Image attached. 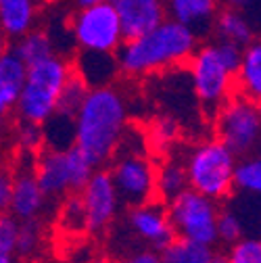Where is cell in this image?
I'll return each instance as SVG.
<instances>
[{
  "label": "cell",
  "mask_w": 261,
  "mask_h": 263,
  "mask_svg": "<svg viewBox=\"0 0 261 263\" xmlns=\"http://www.w3.org/2000/svg\"><path fill=\"white\" fill-rule=\"evenodd\" d=\"M201 40L174 19L161 21L148 34L123 40L115 52L119 73L127 78H148L182 67L197 50Z\"/></svg>",
  "instance_id": "cell-2"
},
{
  "label": "cell",
  "mask_w": 261,
  "mask_h": 263,
  "mask_svg": "<svg viewBox=\"0 0 261 263\" xmlns=\"http://www.w3.org/2000/svg\"><path fill=\"white\" fill-rule=\"evenodd\" d=\"M176 136H178V125H176V121L170 119V117H163V119H159V123L155 125L148 144L153 142V144H157V146L161 148V153H165V151L172 146V140H174Z\"/></svg>",
  "instance_id": "cell-33"
},
{
  "label": "cell",
  "mask_w": 261,
  "mask_h": 263,
  "mask_svg": "<svg viewBox=\"0 0 261 263\" xmlns=\"http://www.w3.org/2000/svg\"><path fill=\"white\" fill-rule=\"evenodd\" d=\"M17 142H19L23 153H38V151H42V125L19 121Z\"/></svg>",
  "instance_id": "cell-32"
},
{
  "label": "cell",
  "mask_w": 261,
  "mask_h": 263,
  "mask_svg": "<svg viewBox=\"0 0 261 263\" xmlns=\"http://www.w3.org/2000/svg\"><path fill=\"white\" fill-rule=\"evenodd\" d=\"M109 3L117 13L123 40L148 34L167 19L165 0H109Z\"/></svg>",
  "instance_id": "cell-13"
},
{
  "label": "cell",
  "mask_w": 261,
  "mask_h": 263,
  "mask_svg": "<svg viewBox=\"0 0 261 263\" xmlns=\"http://www.w3.org/2000/svg\"><path fill=\"white\" fill-rule=\"evenodd\" d=\"M27 65L11 50L0 59V123L15 109V103L25 84Z\"/></svg>",
  "instance_id": "cell-18"
},
{
  "label": "cell",
  "mask_w": 261,
  "mask_h": 263,
  "mask_svg": "<svg viewBox=\"0 0 261 263\" xmlns=\"http://www.w3.org/2000/svg\"><path fill=\"white\" fill-rule=\"evenodd\" d=\"M182 163L190 190L207 196L215 203L232 194V174L236 157L217 138L197 144L186 155V161L182 159Z\"/></svg>",
  "instance_id": "cell-5"
},
{
  "label": "cell",
  "mask_w": 261,
  "mask_h": 263,
  "mask_svg": "<svg viewBox=\"0 0 261 263\" xmlns=\"http://www.w3.org/2000/svg\"><path fill=\"white\" fill-rule=\"evenodd\" d=\"M146 146L129 148L119 142L113 159L109 161V176L117 190L119 201L127 207H136L155 201V163L148 159Z\"/></svg>",
  "instance_id": "cell-8"
},
{
  "label": "cell",
  "mask_w": 261,
  "mask_h": 263,
  "mask_svg": "<svg viewBox=\"0 0 261 263\" xmlns=\"http://www.w3.org/2000/svg\"><path fill=\"white\" fill-rule=\"evenodd\" d=\"M76 142V121L69 115L54 113L42 123V148L67 151Z\"/></svg>",
  "instance_id": "cell-23"
},
{
  "label": "cell",
  "mask_w": 261,
  "mask_h": 263,
  "mask_svg": "<svg viewBox=\"0 0 261 263\" xmlns=\"http://www.w3.org/2000/svg\"><path fill=\"white\" fill-rule=\"evenodd\" d=\"M165 211L176 238L205 247H213L217 242L219 205L215 201L186 188L165 203Z\"/></svg>",
  "instance_id": "cell-9"
},
{
  "label": "cell",
  "mask_w": 261,
  "mask_h": 263,
  "mask_svg": "<svg viewBox=\"0 0 261 263\" xmlns=\"http://www.w3.org/2000/svg\"><path fill=\"white\" fill-rule=\"evenodd\" d=\"M119 263H161V257L157 251L144 249V251H134V253L125 255Z\"/></svg>",
  "instance_id": "cell-35"
},
{
  "label": "cell",
  "mask_w": 261,
  "mask_h": 263,
  "mask_svg": "<svg viewBox=\"0 0 261 263\" xmlns=\"http://www.w3.org/2000/svg\"><path fill=\"white\" fill-rule=\"evenodd\" d=\"M71 71V61L57 52L34 65H27L25 84L15 103L19 121L42 125L52 117L57 111V96Z\"/></svg>",
  "instance_id": "cell-4"
},
{
  "label": "cell",
  "mask_w": 261,
  "mask_h": 263,
  "mask_svg": "<svg viewBox=\"0 0 261 263\" xmlns=\"http://www.w3.org/2000/svg\"><path fill=\"white\" fill-rule=\"evenodd\" d=\"M167 19L188 27L199 40L213 34V21L221 9L219 0H165Z\"/></svg>",
  "instance_id": "cell-15"
},
{
  "label": "cell",
  "mask_w": 261,
  "mask_h": 263,
  "mask_svg": "<svg viewBox=\"0 0 261 263\" xmlns=\"http://www.w3.org/2000/svg\"><path fill=\"white\" fill-rule=\"evenodd\" d=\"M9 50L17 59H21L25 65H34V63L54 54V46H52L50 36L46 34V29H40V27L29 29L27 34H23L17 40H13Z\"/></svg>",
  "instance_id": "cell-22"
},
{
  "label": "cell",
  "mask_w": 261,
  "mask_h": 263,
  "mask_svg": "<svg viewBox=\"0 0 261 263\" xmlns=\"http://www.w3.org/2000/svg\"><path fill=\"white\" fill-rule=\"evenodd\" d=\"M9 46H11V40L5 36V31L0 29V59H3L9 52Z\"/></svg>",
  "instance_id": "cell-36"
},
{
  "label": "cell",
  "mask_w": 261,
  "mask_h": 263,
  "mask_svg": "<svg viewBox=\"0 0 261 263\" xmlns=\"http://www.w3.org/2000/svg\"><path fill=\"white\" fill-rule=\"evenodd\" d=\"M101 3H107V0H76V7L86 9V7H94V5H101Z\"/></svg>",
  "instance_id": "cell-37"
},
{
  "label": "cell",
  "mask_w": 261,
  "mask_h": 263,
  "mask_svg": "<svg viewBox=\"0 0 261 263\" xmlns=\"http://www.w3.org/2000/svg\"><path fill=\"white\" fill-rule=\"evenodd\" d=\"M59 226L69 234H82L86 232V213L80 201V194H69L63 199V205L59 209Z\"/></svg>",
  "instance_id": "cell-27"
},
{
  "label": "cell",
  "mask_w": 261,
  "mask_h": 263,
  "mask_svg": "<svg viewBox=\"0 0 261 263\" xmlns=\"http://www.w3.org/2000/svg\"><path fill=\"white\" fill-rule=\"evenodd\" d=\"M213 36L217 40H226L245 48L257 40V27L240 11L221 7L213 21Z\"/></svg>",
  "instance_id": "cell-19"
},
{
  "label": "cell",
  "mask_w": 261,
  "mask_h": 263,
  "mask_svg": "<svg viewBox=\"0 0 261 263\" xmlns=\"http://www.w3.org/2000/svg\"><path fill=\"white\" fill-rule=\"evenodd\" d=\"M245 234V226H243V217L234 211V209H219L217 215V242L223 245H234L236 240H240Z\"/></svg>",
  "instance_id": "cell-29"
},
{
  "label": "cell",
  "mask_w": 261,
  "mask_h": 263,
  "mask_svg": "<svg viewBox=\"0 0 261 263\" xmlns=\"http://www.w3.org/2000/svg\"><path fill=\"white\" fill-rule=\"evenodd\" d=\"M234 90L251 101L259 103L261 98V44L259 40L243 48V57L234 76Z\"/></svg>",
  "instance_id": "cell-20"
},
{
  "label": "cell",
  "mask_w": 261,
  "mask_h": 263,
  "mask_svg": "<svg viewBox=\"0 0 261 263\" xmlns=\"http://www.w3.org/2000/svg\"><path fill=\"white\" fill-rule=\"evenodd\" d=\"M188 188L184 163L180 159H165L159 167H155V194L165 205L174 196Z\"/></svg>",
  "instance_id": "cell-21"
},
{
  "label": "cell",
  "mask_w": 261,
  "mask_h": 263,
  "mask_svg": "<svg viewBox=\"0 0 261 263\" xmlns=\"http://www.w3.org/2000/svg\"><path fill=\"white\" fill-rule=\"evenodd\" d=\"M159 257L161 263H211L215 253L213 247L174 238L165 249L159 251Z\"/></svg>",
  "instance_id": "cell-24"
},
{
  "label": "cell",
  "mask_w": 261,
  "mask_h": 263,
  "mask_svg": "<svg viewBox=\"0 0 261 263\" xmlns=\"http://www.w3.org/2000/svg\"><path fill=\"white\" fill-rule=\"evenodd\" d=\"M240 57V46L213 38L205 44H199L188 59L186 65L192 94L207 115L215 117L217 109L236 92L234 76Z\"/></svg>",
  "instance_id": "cell-3"
},
{
  "label": "cell",
  "mask_w": 261,
  "mask_h": 263,
  "mask_svg": "<svg viewBox=\"0 0 261 263\" xmlns=\"http://www.w3.org/2000/svg\"><path fill=\"white\" fill-rule=\"evenodd\" d=\"M211 263H226V257H223V255H217V253H215V257H213V261H211Z\"/></svg>",
  "instance_id": "cell-40"
},
{
  "label": "cell",
  "mask_w": 261,
  "mask_h": 263,
  "mask_svg": "<svg viewBox=\"0 0 261 263\" xmlns=\"http://www.w3.org/2000/svg\"><path fill=\"white\" fill-rule=\"evenodd\" d=\"M42 223L40 219H25L19 221V236H17V249L15 255L19 257H34L42 247Z\"/></svg>",
  "instance_id": "cell-28"
},
{
  "label": "cell",
  "mask_w": 261,
  "mask_h": 263,
  "mask_svg": "<svg viewBox=\"0 0 261 263\" xmlns=\"http://www.w3.org/2000/svg\"><path fill=\"white\" fill-rule=\"evenodd\" d=\"M40 15V0H0V29L9 40L34 29Z\"/></svg>",
  "instance_id": "cell-17"
},
{
  "label": "cell",
  "mask_w": 261,
  "mask_h": 263,
  "mask_svg": "<svg viewBox=\"0 0 261 263\" xmlns=\"http://www.w3.org/2000/svg\"><path fill=\"white\" fill-rule=\"evenodd\" d=\"M19 236V219L9 211H0V253L15 255Z\"/></svg>",
  "instance_id": "cell-31"
},
{
  "label": "cell",
  "mask_w": 261,
  "mask_h": 263,
  "mask_svg": "<svg viewBox=\"0 0 261 263\" xmlns=\"http://www.w3.org/2000/svg\"><path fill=\"white\" fill-rule=\"evenodd\" d=\"M226 263H261V242L257 238H240L230 245Z\"/></svg>",
  "instance_id": "cell-30"
},
{
  "label": "cell",
  "mask_w": 261,
  "mask_h": 263,
  "mask_svg": "<svg viewBox=\"0 0 261 263\" xmlns=\"http://www.w3.org/2000/svg\"><path fill=\"white\" fill-rule=\"evenodd\" d=\"M215 138L236 159L255 155L261 138L259 103L243 94H232L215 113Z\"/></svg>",
  "instance_id": "cell-6"
},
{
  "label": "cell",
  "mask_w": 261,
  "mask_h": 263,
  "mask_svg": "<svg viewBox=\"0 0 261 263\" xmlns=\"http://www.w3.org/2000/svg\"><path fill=\"white\" fill-rule=\"evenodd\" d=\"M221 7L226 9H234V11H240L243 15L249 17V21L257 27L259 23V0H219Z\"/></svg>",
  "instance_id": "cell-34"
},
{
  "label": "cell",
  "mask_w": 261,
  "mask_h": 263,
  "mask_svg": "<svg viewBox=\"0 0 261 263\" xmlns=\"http://www.w3.org/2000/svg\"><path fill=\"white\" fill-rule=\"evenodd\" d=\"M127 226L138 240L146 242L148 249H153L157 253L163 251L176 238L167 211H165V205L159 203L157 199L136 205V207H129Z\"/></svg>",
  "instance_id": "cell-12"
},
{
  "label": "cell",
  "mask_w": 261,
  "mask_h": 263,
  "mask_svg": "<svg viewBox=\"0 0 261 263\" xmlns=\"http://www.w3.org/2000/svg\"><path fill=\"white\" fill-rule=\"evenodd\" d=\"M46 203L48 199L34 176V165L11 174V201L7 209L11 215H15L19 221L40 219Z\"/></svg>",
  "instance_id": "cell-14"
},
{
  "label": "cell",
  "mask_w": 261,
  "mask_h": 263,
  "mask_svg": "<svg viewBox=\"0 0 261 263\" xmlns=\"http://www.w3.org/2000/svg\"><path fill=\"white\" fill-rule=\"evenodd\" d=\"M78 194L86 213V232H105L121 207L109 172L105 167L94 170Z\"/></svg>",
  "instance_id": "cell-11"
},
{
  "label": "cell",
  "mask_w": 261,
  "mask_h": 263,
  "mask_svg": "<svg viewBox=\"0 0 261 263\" xmlns=\"http://www.w3.org/2000/svg\"><path fill=\"white\" fill-rule=\"evenodd\" d=\"M92 172L94 167L76 146L67 151L42 148L34 159V176L46 199H65L80 192Z\"/></svg>",
  "instance_id": "cell-7"
},
{
  "label": "cell",
  "mask_w": 261,
  "mask_h": 263,
  "mask_svg": "<svg viewBox=\"0 0 261 263\" xmlns=\"http://www.w3.org/2000/svg\"><path fill=\"white\" fill-rule=\"evenodd\" d=\"M84 263H111L107 257H92V259H88V261H84Z\"/></svg>",
  "instance_id": "cell-39"
},
{
  "label": "cell",
  "mask_w": 261,
  "mask_h": 263,
  "mask_svg": "<svg viewBox=\"0 0 261 263\" xmlns=\"http://www.w3.org/2000/svg\"><path fill=\"white\" fill-rule=\"evenodd\" d=\"M73 73L82 78L88 88L111 86L119 76V65L115 52H94L78 50V57L71 63Z\"/></svg>",
  "instance_id": "cell-16"
},
{
  "label": "cell",
  "mask_w": 261,
  "mask_h": 263,
  "mask_svg": "<svg viewBox=\"0 0 261 263\" xmlns=\"http://www.w3.org/2000/svg\"><path fill=\"white\" fill-rule=\"evenodd\" d=\"M88 90H90V88L82 82V78H78V76L71 71V76L67 78V82L63 84V88H61V92H59V96H57V111H54V113L76 117V113H78V109L82 107Z\"/></svg>",
  "instance_id": "cell-26"
},
{
  "label": "cell",
  "mask_w": 261,
  "mask_h": 263,
  "mask_svg": "<svg viewBox=\"0 0 261 263\" xmlns=\"http://www.w3.org/2000/svg\"><path fill=\"white\" fill-rule=\"evenodd\" d=\"M0 263H17V259H15V255L0 253Z\"/></svg>",
  "instance_id": "cell-38"
},
{
  "label": "cell",
  "mask_w": 261,
  "mask_h": 263,
  "mask_svg": "<svg viewBox=\"0 0 261 263\" xmlns=\"http://www.w3.org/2000/svg\"><path fill=\"white\" fill-rule=\"evenodd\" d=\"M73 121V146L94 170H101L109 165L127 129V101L115 86L90 88Z\"/></svg>",
  "instance_id": "cell-1"
},
{
  "label": "cell",
  "mask_w": 261,
  "mask_h": 263,
  "mask_svg": "<svg viewBox=\"0 0 261 263\" xmlns=\"http://www.w3.org/2000/svg\"><path fill=\"white\" fill-rule=\"evenodd\" d=\"M69 31L78 50L117 52L123 44L121 25L109 0L94 7L78 9L69 19Z\"/></svg>",
  "instance_id": "cell-10"
},
{
  "label": "cell",
  "mask_w": 261,
  "mask_h": 263,
  "mask_svg": "<svg viewBox=\"0 0 261 263\" xmlns=\"http://www.w3.org/2000/svg\"><path fill=\"white\" fill-rule=\"evenodd\" d=\"M232 184H234V190H240L247 194H259V190H261V161L257 155H247V157L236 159Z\"/></svg>",
  "instance_id": "cell-25"
}]
</instances>
